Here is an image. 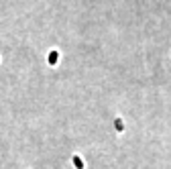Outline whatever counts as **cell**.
<instances>
[{
	"label": "cell",
	"instance_id": "cell-3",
	"mask_svg": "<svg viewBox=\"0 0 171 169\" xmlns=\"http://www.w3.org/2000/svg\"><path fill=\"white\" fill-rule=\"evenodd\" d=\"M116 128H118V130H122V120H120V118L116 120Z\"/></svg>",
	"mask_w": 171,
	"mask_h": 169
},
{
	"label": "cell",
	"instance_id": "cell-1",
	"mask_svg": "<svg viewBox=\"0 0 171 169\" xmlns=\"http://www.w3.org/2000/svg\"><path fill=\"white\" fill-rule=\"evenodd\" d=\"M73 165H76L78 169H84V161H82L80 157H73Z\"/></svg>",
	"mask_w": 171,
	"mask_h": 169
},
{
	"label": "cell",
	"instance_id": "cell-2",
	"mask_svg": "<svg viewBox=\"0 0 171 169\" xmlns=\"http://www.w3.org/2000/svg\"><path fill=\"white\" fill-rule=\"evenodd\" d=\"M49 61H51V63H55V61H57V53H55V51L51 53V59H49Z\"/></svg>",
	"mask_w": 171,
	"mask_h": 169
}]
</instances>
